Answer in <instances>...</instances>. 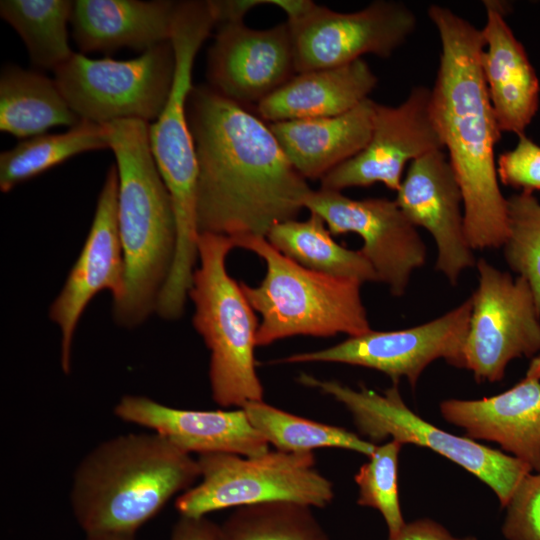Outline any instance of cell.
Segmentation results:
<instances>
[{
  "mask_svg": "<svg viewBox=\"0 0 540 540\" xmlns=\"http://www.w3.org/2000/svg\"><path fill=\"white\" fill-rule=\"evenodd\" d=\"M187 114L199 233L266 237L276 224L297 218L312 189L269 124L208 85L193 87Z\"/></svg>",
  "mask_w": 540,
  "mask_h": 540,
  "instance_id": "1",
  "label": "cell"
},
{
  "mask_svg": "<svg viewBox=\"0 0 540 540\" xmlns=\"http://www.w3.org/2000/svg\"><path fill=\"white\" fill-rule=\"evenodd\" d=\"M427 13L441 43L431 108L461 189L466 237L473 250L499 248L508 235L507 198L497 175L501 132L482 73V30L441 5Z\"/></svg>",
  "mask_w": 540,
  "mask_h": 540,
  "instance_id": "2",
  "label": "cell"
},
{
  "mask_svg": "<svg viewBox=\"0 0 540 540\" xmlns=\"http://www.w3.org/2000/svg\"><path fill=\"white\" fill-rule=\"evenodd\" d=\"M200 478L197 459L155 432L101 442L78 464L73 514L86 536L130 535Z\"/></svg>",
  "mask_w": 540,
  "mask_h": 540,
  "instance_id": "3",
  "label": "cell"
},
{
  "mask_svg": "<svg viewBox=\"0 0 540 540\" xmlns=\"http://www.w3.org/2000/svg\"><path fill=\"white\" fill-rule=\"evenodd\" d=\"M118 172V225L125 261V290L113 301L117 325L132 329L153 313L169 278L177 227L169 191L154 160L149 123L104 124Z\"/></svg>",
  "mask_w": 540,
  "mask_h": 540,
  "instance_id": "4",
  "label": "cell"
},
{
  "mask_svg": "<svg viewBox=\"0 0 540 540\" xmlns=\"http://www.w3.org/2000/svg\"><path fill=\"white\" fill-rule=\"evenodd\" d=\"M215 26L208 0L176 2L170 40L175 55L173 84L163 111L149 124L151 151L176 218V252L167 280V288L175 294L190 289L198 262L197 159L187 105L194 87L192 71L196 55Z\"/></svg>",
  "mask_w": 540,
  "mask_h": 540,
  "instance_id": "5",
  "label": "cell"
},
{
  "mask_svg": "<svg viewBox=\"0 0 540 540\" xmlns=\"http://www.w3.org/2000/svg\"><path fill=\"white\" fill-rule=\"evenodd\" d=\"M266 265L257 286L240 282L247 300L261 315L257 346L297 336H358L371 330L358 280L310 270L274 248L266 237L232 239Z\"/></svg>",
  "mask_w": 540,
  "mask_h": 540,
  "instance_id": "6",
  "label": "cell"
},
{
  "mask_svg": "<svg viewBox=\"0 0 540 540\" xmlns=\"http://www.w3.org/2000/svg\"><path fill=\"white\" fill-rule=\"evenodd\" d=\"M233 248L227 236L199 234L198 266L188 294L194 304L193 326L210 351L212 398L225 409L243 408L264 395L255 362L258 319L226 268Z\"/></svg>",
  "mask_w": 540,
  "mask_h": 540,
  "instance_id": "7",
  "label": "cell"
},
{
  "mask_svg": "<svg viewBox=\"0 0 540 540\" xmlns=\"http://www.w3.org/2000/svg\"><path fill=\"white\" fill-rule=\"evenodd\" d=\"M298 381L331 396L351 413L360 434L373 444L388 438L426 447L458 464L484 482L502 507L521 479L532 472L521 460L469 438L444 431L415 414L403 401L398 384L383 393L360 385L353 389L335 380L301 373Z\"/></svg>",
  "mask_w": 540,
  "mask_h": 540,
  "instance_id": "8",
  "label": "cell"
},
{
  "mask_svg": "<svg viewBox=\"0 0 540 540\" xmlns=\"http://www.w3.org/2000/svg\"><path fill=\"white\" fill-rule=\"evenodd\" d=\"M200 481L180 494V516L202 518L231 507L289 501L324 508L334 498L330 480L315 467L313 452L269 450L245 457L230 453L198 455Z\"/></svg>",
  "mask_w": 540,
  "mask_h": 540,
  "instance_id": "9",
  "label": "cell"
},
{
  "mask_svg": "<svg viewBox=\"0 0 540 540\" xmlns=\"http://www.w3.org/2000/svg\"><path fill=\"white\" fill-rule=\"evenodd\" d=\"M175 55L170 41L129 60L93 59L75 53L54 71V79L81 120L104 125L117 120L150 124L170 94Z\"/></svg>",
  "mask_w": 540,
  "mask_h": 540,
  "instance_id": "10",
  "label": "cell"
},
{
  "mask_svg": "<svg viewBox=\"0 0 540 540\" xmlns=\"http://www.w3.org/2000/svg\"><path fill=\"white\" fill-rule=\"evenodd\" d=\"M472 296L463 368L477 382H498L508 364L540 351V312L529 283L513 278L481 258Z\"/></svg>",
  "mask_w": 540,
  "mask_h": 540,
  "instance_id": "11",
  "label": "cell"
},
{
  "mask_svg": "<svg viewBox=\"0 0 540 540\" xmlns=\"http://www.w3.org/2000/svg\"><path fill=\"white\" fill-rule=\"evenodd\" d=\"M290 27L296 73L343 66L372 54L387 58L415 31L414 12L398 1L378 0L355 12L312 1Z\"/></svg>",
  "mask_w": 540,
  "mask_h": 540,
  "instance_id": "12",
  "label": "cell"
},
{
  "mask_svg": "<svg viewBox=\"0 0 540 540\" xmlns=\"http://www.w3.org/2000/svg\"><path fill=\"white\" fill-rule=\"evenodd\" d=\"M471 298L424 324L395 331H373L348 337L334 346L292 354L276 363L331 362L370 368L398 384L412 387L435 360L463 368V349L469 329Z\"/></svg>",
  "mask_w": 540,
  "mask_h": 540,
  "instance_id": "13",
  "label": "cell"
},
{
  "mask_svg": "<svg viewBox=\"0 0 540 540\" xmlns=\"http://www.w3.org/2000/svg\"><path fill=\"white\" fill-rule=\"evenodd\" d=\"M304 207L320 216L332 235H359L363 240L360 251L393 296L405 294L412 273L426 262V246L417 227L395 200H356L320 188L309 193Z\"/></svg>",
  "mask_w": 540,
  "mask_h": 540,
  "instance_id": "14",
  "label": "cell"
},
{
  "mask_svg": "<svg viewBox=\"0 0 540 540\" xmlns=\"http://www.w3.org/2000/svg\"><path fill=\"white\" fill-rule=\"evenodd\" d=\"M443 148L431 108V89L415 86L397 106L376 103L367 145L322 177L320 188L341 192L382 183L397 192L408 163Z\"/></svg>",
  "mask_w": 540,
  "mask_h": 540,
  "instance_id": "15",
  "label": "cell"
},
{
  "mask_svg": "<svg viewBox=\"0 0 540 540\" xmlns=\"http://www.w3.org/2000/svg\"><path fill=\"white\" fill-rule=\"evenodd\" d=\"M118 188V172L113 164L106 173L84 246L49 309V318L61 333L60 365L65 374L71 372L73 338L87 305L101 291H110L116 301L125 290Z\"/></svg>",
  "mask_w": 540,
  "mask_h": 540,
  "instance_id": "16",
  "label": "cell"
},
{
  "mask_svg": "<svg viewBox=\"0 0 540 540\" xmlns=\"http://www.w3.org/2000/svg\"><path fill=\"white\" fill-rule=\"evenodd\" d=\"M296 73L287 22L253 29L244 21L217 26L208 50V86L242 107H255Z\"/></svg>",
  "mask_w": 540,
  "mask_h": 540,
  "instance_id": "17",
  "label": "cell"
},
{
  "mask_svg": "<svg viewBox=\"0 0 540 540\" xmlns=\"http://www.w3.org/2000/svg\"><path fill=\"white\" fill-rule=\"evenodd\" d=\"M395 201L414 226L431 234L437 247L435 268L456 285L477 261L465 233L461 189L443 150L409 164Z\"/></svg>",
  "mask_w": 540,
  "mask_h": 540,
  "instance_id": "18",
  "label": "cell"
},
{
  "mask_svg": "<svg viewBox=\"0 0 540 540\" xmlns=\"http://www.w3.org/2000/svg\"><path fill=\"white\" fill-rule=\"evenodd\" d=\"M116 417L152 430L186 453H230L255 457L269 444L243 408L180 409L142 395H125L114 407Z\"/></svg>",
  "mask_w": 540,
  "mask_h": 540,
  "instance_id": "19",
  "label": "cell"
},
{
  "mask_svg": "<svg viewBox=\"0 0 540 540\" xmlns=\"http://www.w3.org/2000/svg\"><path fill=\"white\" fill-rule=\"evenodd\" d=\"M442 417L466 437L497 443L540 472V380L525 377L503 393L482 399H447Z\"/></svg>",
  "mask_w": 540,
  "mask_h": 540,
  "instance_id": "20",
  "label": "cell"
},
{
  "mask_svg": "<svg viewBox=\"0 0 540 540\" xmlns=\"http://www.w3.org/2000/svg\"><path fill=\"white\" fill-rule=\"evenodd\" d=\"M481 66L500 132L523 135L539 106V80L521 42L505 20V4L484 1Z\"/></svg>",
  "mask_w": 540,
  "mask_h": 540,
  "instance_id": "21",
  "label": "cell"
},
{
  "mask_svg": "<svg viewBox=\"0 0 540 540\" xmlns=\"http://www.w3.org/2000/svg\"><path fill=\"white\" fill-rule=\"evenodd\" d=\"M176 1L77 0L70 24L81 52L141 53L171 40Z\"/></svg>",
  "mask_w": 540,
  "mask_h": 540,
  "instance_id": "22",
  "label": "cell"
},
{
  "mask_svg": "<svg viewBox=\"0 0 540 540\" xmlns=\"http://www.w3.org/2000/svg\"><path fill=\"white\" fill-rule=\"evenodd\" d=\"M375 105L367 98L337 116L280 121L269 127L296 171L305 179H321L367 145Z\"/></svg>",
  "mask_w": 540,
  "mask_h": 540,
  "instance_id": "23",
  "label": "cell"
},
{
  "mask_svg": "<svg viewBox=\"0 0 540 540\" xmlns=\"http://www.w3.org/2000/svg\"><path fill=\"white\" fill-rule=\"evenodd\" d=\"M377 81L369 65L359 59L297 73L255 108L260 118L270 123L337 116L367 99Z\"/></svg>",
  "mask_w": 540,
  "mask_h": 540,
  "instance_id": "24",
  "label": "cell"
},
{
  "mask_svg": "<svg viewBox=\"0 0 540 540\" xmlns=\"http://www.w3.org/2000/svg\"><path fill=\"white\" fill-rule=\"evenodd\" d=\"M81 119L71 109L55 79L6 65L0 74V130L20 139L47 133L57 126L69 128Z\"/></svg>",
  "mask_w": 540,
  "mask_h": 540,
  "instance_id": "25",
  "label": "cell"
},
{
  "mask_svg": "<svg viewBox=\"0 0 540 540\" xmlns=\"http://www.w3.org/2000/svg\"><path fill=\"white\" fill-rule=\"evenodd\" d=\"M266 239L282 254L310 270L361 283L378 281L362 252L337 243L317 214L310 213L304 221L295 219L276 224Z\"/></svg>",
  "mask_w": 540,
  "mask_h": 540,
  "instance_id": "26",
  "label": "cell"
},
{
  "mask_svg": "<svg viewBox=\"0 0 540 540\" xmlns=\"http://www.w3.org/2000/svg\"><path fill=\"white\" fill-rule=\"evenodd\" d=\"M109 148L104 125L81 120L66 132L20 141L0 154V190L4 193L87 151Z\"/></svg>",
  "mask_w": 540,
  "mask_h": 540,
  "instance_id": "27",
  "label": "cell"
},
{
  "mask_svg": "<svg viewBox=\"0 0 540 540\" xmlns=\"http://www.w3.org/2000/svg\"><path fill=\"white\" fill-rule=\"evenodd\" d=\"M69 0H2L0 15L18 33L36 67L53 72L74 54L68 41Z\"/></svg>",
  "mask_w": 540,
  "mask_h": 540,
  "instance_id": "28",
  "label": "cell"
},
{
  "mask_svg": "<svg viewBox=\"0 0 540 540\" xmlns=\"http://www.w3.org/2000/svg\"><path fill=\"white\" fill-rule=\"evenodd\" d=\"M243 409L256 430L276 450L303 453L341 448L369 457L377 446L345 428L299 417L263 400L249 402Z\"/></svg>",
  "mask_w": 540,
  "mask_h": 540,
  "instance_id": "29",
  "label": "cell"
},
{
  "mask_svg": "<svg viewBox=\"0 0 540 540\" xmlns=\"http://www.w3.org/2000/svg\"><path fill=\"white\" fill-rule=\"evenodd\" d=\"M311 508L289 501L239 507L219 526L220 540H329Z\"/></svg>",
  "mask_w": 540,
  "mask_h": 540,
  "instance_id": "30",
  "label": "cell"
},
{
  "mask_svg": "<svg viewBox=\"0 0 540 540\" xmlns=\"http://www.w3.org/2000/svg\"><path fill=\"white\" fill-rule=\"evenodd\" d=\"M507 217L506 262L529 283L540 312V202L530 192L513 194L507 198Z\"/></svg>",
  "mask_w": 540,
  "mask_h": 540,
  "instance_id": "31",
  "label": "cell"
},
{
  "mask_svg": "<svg viewBox=\"0 0 540 540\" xmlns=\"http://www.w3.org/2000/svg\"><path fill=\"white\" fill-rule=\"evenodd\" d=\"M403 444L390 440L377 445L354 479L358 486L357 503L380 512L389 536L405 525L398 490V461Z\"/></svg>",
  "mask_w": 540,
  "mask_h": 540,
  "instance_id": "32",
  "label": "cell"
},
{
  "mask_svg": "<svg viewBox=\"0 0 540 540\" xmlns=\"http://www.w3.org/2000/svg\"><path fill=\"white\" fill-rule=\"evenodd\" d=\"M502 532L508 540H540V472L525 475L515 488Z\"/></svg>",
  "mask_w": 540,
  "mask_h": 540,
  "instance_id": "33",
  "label": "cell"
},
{
  "mask_svg": "<svg viewBox=\"0 0 540 540\" xmlns=\"http://www.w3.org/2000/svg\"><path fill=\"white\" fill-rule=\"evenodd\" d=\"M516 146L498 157V179L505 185L533 193L540 190V146L525 134Z\"/></svg>",
  "mask_w": 540,
  "mask_h": 540,
  "instance_id": "34",
  "label": "cell"
},
{
  "mask_svg": "<svg viewBox=\"0 0 540 540\" xmlns=\"http://www.w3.org/2000/svg\"><path fill=\"white\" fill-rule=\"evenodd\" d=\"M388 540H477L468 536L456 538L443 526L430 519H419L405 523L402 529Z\"/></svg>",
  "mask_w": 540,
  "mask_h": 540,
  "instance_id": "35",
  "label": "cell"
},
{
  "mask_svg": "<svg viewBox=\"0 0 540 540\" xmlns=\"http://www.w3.org/2000/svg\"><path fill=\"white\" fill-rule=\"evenodd\" d=\"M170 540H220L219 526L206 517L180 516L173 527Z\"/></svg>",
  "mask_w": 540,
  "mask_h": 540,
  "instance_id": "36",
  "label": "cell"
},
{
  "mask_svg": "<svg viewBox=\"0 0 540 540\" xmlns=\"http://www.w3.org/2000/svg\"><path fill=\"white\" fill-rule=\"evenodd\" d=\"M216 26L242 22L253 8L268 4V0H208Z\"/></svg>",
  "mask_w": 540,
  "mask_h": 540,
  "instance_id": "37",
  "label": "cell"
},
{
  "mask_svg": "<svg viewBox=\"0 0 540 540\" xmlns=\"http://www.w3.org/2000/svg\"><path fill=\"white\" fill-rule=\"evenodd\" d=\"M526 377L540 380V355L535 356L527 369Z\"/></svg>",
  "mask_w": 540,
  "mask_h": 540,
  "instance_id": "38",
  "label": "cell"
},
{
  "mask_svg": "<svg viewBox=\"0 0 540 540\" xmlns=\"http://www.w3.org/2000/svg\"><path fill=\"white\" fill-rule=\"evenodd\" d=\"M85 540H134L130 535H90Z\"/></svg>",
  "mask_w": 540,
  "mask_h": 540,
  "instance_id": "39",
  "label": "cell"
}]
</instances>
